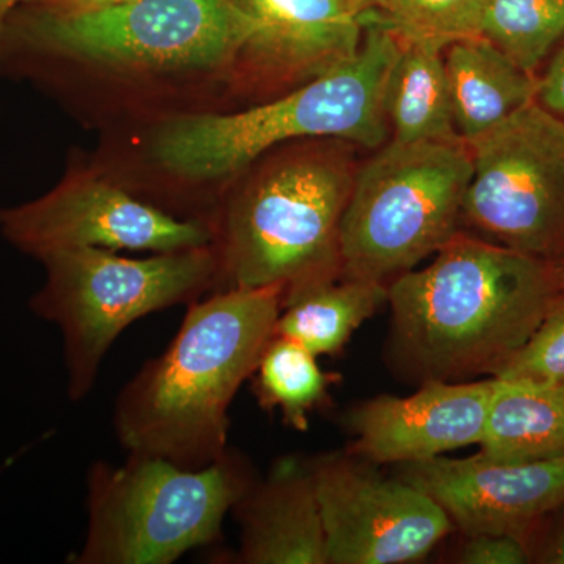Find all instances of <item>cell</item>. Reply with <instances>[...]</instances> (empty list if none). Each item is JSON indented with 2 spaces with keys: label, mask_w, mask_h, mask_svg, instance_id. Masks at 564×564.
Returning <instances> with one entry per match:
<instances>
[{
  "label": "cell",
  "mask_w": 564,
  "mask_h": 564,
  "mask_svg": "<svg viewBox=\"0 0 564 564\" xmlns=\"http://www.w3.org/2000/svg\"><path fill=\"white\" fill-rule=\"evenodd\" d=\"M563 292L558 267L458 232L388 285L393 359L422 383L496 377Z\"/></svg>",
  "instance_id": "obj_1"
},
{
  "label": "cell",
  "mask_w": 564,
  "mask_h": 564,
  "mask_svg": "<svg viewBox=\"0 0 564 564\" xmlns=\"http://www.w3.org/2000/svg\"><path fill=\"white\" fill-rule=\"evenodd\" d=\"M282 299V285H267L188 304L172 344L118 395L113 426L122 448L185 469L220 459L229 406L274 336Z\"/></svg>",
  "instance_id": "obj_2"
},
{
  "label": "cell",
  "mask_w": 564,
  "mask_h": 564,
  "mask_svg": "<svg viewBox=\"0 0 564 564\" xmlns=\"http://www.w3.org/2000/svg\"><path fill=\"white\" fill-rule=\"evenodd\" d=\"M356 172L352 143L336 139L270 162L210 228L220 291L282 285L284 304L343 276L340 223Z\"/></svg>",
  "instance_id": "obj_3"
},
{
  "label": "cell",
  "mask_w": 564,
  "mask_h": 564,
  "mask_svg": "<svg viewBox=\"0 0 564 564\" xmlns=\"http://www.w3.org/2000/svg\"><path fill=\"white\" fill-rule=\"evenodd\" d=\"M364 20L362 46L350 62L263 106L174 118L155 133V161L185 180L212 181L240 172L285 141L383 147L389 137L386 82L402 44L380 22Z\"/></svg>",
  "instance_id": "obj_4"
},
{
  "label": "cell",
  "mask_w": 564,
  "mask_h": 564,
  "mask_svg": "<svg viewBox=\"0 0 564 564\" xmlns=\"http://www.w3.org/2000/svg\"><path fill=\"white\" fill-rule=\"evenodd\" d=\"M252 20L240 0H135L62 17L22 3L0 28V61L93 63L121 70H209L242 54Z\"/></svg>",
  "instance_id": "obj_5"
},
{
  "label": "cell",
  "mask_w": 564,
  "mask_h": 564,
  "mask_svg": "<svg viewBox=\"0 0 564 564\" xmlns=\"http://www.w3.org/2000/svg\"><path fill=\"white\" fill-rule=\"evenodd\" d=\"M254 480L242 456L226 451L202 469L129 454L87 474V536L77 564H172L221 540L223 521Z\"/></svg>",
  "instance_id": "obj_6"
},
{
  "label": "cell",
  "mask_w": 564,
  "mask_h": 564,
  "mask_svg": "<svg viewBox=\"0 0 564 564\" xmlns=\"http://www.w3.org/2000/svg\"><path fill=\"white\" fill-rule=\"evenodd\" d=\"M473 151L462 139L391 140L359 166L343 223V276L410 272L458 234Z\"/></svg>",
  "instance_id": "obj_7"
},
{
  "label": "cell",
  "mask_w": 564,
  "mask_h": 564,
  "mask_svg": "<svg viewBox=\"0 0 564 564\" xmlns=\"http://www.w3.org/2000/svg\"><path fill=\"white\" fill-rule=\"evenodd\" d=\"M46 282L31 310L58 326L68 395L91 392L107 351L144 315L191 304L214 288L218 262L212 245L129 259L104 248L54 252L43 261Z\"/></svg>",
  "instance_id": "obj_8"
},
{
  "label": "cell",
  "mask_w": 564,
  "mask_h": 564,
  "mask_svg": "<svg viewBox=\"0 0 564 564\" xmlns=\"http://www.w3.org/2000/svg\"><path fill=\"white\" fill-rule=\"evenodd\" d=\"M462 223L486 242L564 265V122L536 101L469 144Z\"/></svg>",
  "instance_id": "obj_9"
},
{
  "label": "cell",
  "mask_w": 564,
  "mask_h": 564,
  "mask_svg": "<svg viewBox=\"0 0 564 564\" xmlns=\"http://www.w3.org/2000/svg\"><path fill=\"white\" fill-rule=\"evenodd\" d=\"M328 564L413 563L454 529L443 508L351 454L310 459Z\"/></svg>",
  "instance_id": "obj_10"
},
{
  "label": "cell",
  "mask_w": 564,
  "mask_h": 564,
  "mask_svg": "<svg viewBox=\"0 0 564 564\" xmlns=\"http://www.w3.org/2000/svg\"><path fill=\"white\" fill-rule=\"evenodd\" d=\"M0 234L40 262L79 248L165 252L212 242L206 223L181 220L110 182L84 176L66 177L33 202L0 209Z\"/></svg>",
  "instance_id": "obj_11"
},
{
  "label": "cell",
  "mask_w": 564,
  "mask_h": 564,
  "mask_svg": "<svg viewBox=\"0 0 564 564\" xmlns=\"http://www.w3.org/2000/svg\"><path fill=\"white\" fill-rule=\"evenodd\" d=\"M400 477L440 505L466 536H524L545 514L564 505V456L505 464L480 454L400 464Z\"/></svg>",
  "instance_id": "obj_12"
},
{
  "label": "cell",
  "mask_w": 564,
  "mask_h": 564,
  "mask_svg": "<svg viewBox=\"0 0 564 564\" xmlns=\"http://www.w3.org/2000/svg\"><path fill=\"white\" fill-rule=\"evenodd\" d=\"M492 391L494 378L425 381L413 395L369 400L348 419L355 433L348 454L370 464H403L478 445Z\"/></svg>",
  "instance_id": "obj_13"
},
{
  "label": "cell",
  "mask_w": 564,
  "mask_h": 564,
  "mask_svg": "<svg viewBox=\"0 0 564 564\" xmlns=\"http://www.w3.org/2000/svg\"><path fill=\"white\" fill-rule=\"evenodd\" d=\"M252 20L247 52L273 73L321 77L356 57L364 11L356 0H240Z\"/></svg>",
  "instance_id": "obj_14"
},
{
  "label": "cell",
  "mask_w": 564,
  "mask_h": 564,
  "mask_svg": "<svg viewBox=\"0 0 564 564\" xmlns=\"http://www.w3.org/2000/svg\"><path fill=\"white\" fill-rule=\"evenodd\" d=\"M240 525L237 563L328 564L310 462L284 456L234 505Z\"/></svg>",
  "instance_id": "obj_15"
},
{
  "label": "cell",
  "mask_w": 564,
  "mask_h": 564,
  "mask_svg": "<svg viewBox=\"0 0 564 564\" xmlns=\"http://www.w3.org/2000/svg\"><path fill=\"white\" fill-rule=\"evenodd\" d=\"M456 133L467 144L481 139L534 102L540 82L485 39L464 40L445 50Z\"/></svg>",
  "instance_id": "obj_16"
},
{
  "label": "cell",
  "mask_w": 564,
  "mask_h": 564,
  "mask_svg": "<svg viewBox=\"0 0 564 564\" xmlns=\"http://www.w3.org/2000/svg\"><path fill=\"white\" fill-rule=\"evenodd\" d=\"M480 455L525 464L564 456V393L560 386L494 378Z\"/></svg>",
  "instance_id": "obj_17"
},
{
  "label": "cell",
  "mask_w": 564,
  "mask_h": 564,
  "mask_svg": "<svg viewBox=\"0 0 564 564\" xmlns=\"http://www.w3.org/2000/svg\"><path fill=\"white\" fill-rule=\"evenodd\" d=\"M400 44L384 88L391 140L413 143L459 139L443 51Z\"/></svg>",
  "instance_id": "obj_18"
},
{
  "label": "cell",
  "mask_w": 564,
  "mask_h": 564,
  "mask_svg": "<svg viewBox=\"0 0 564 564\" xmlns=\"http://www.w3.org/2000/svg\"><path fill=\"white\" fill-rule=\"evenodd\" d=\"M384 303V282L344 276L321 282L282 304L274 334L302 344L315 356H334Z\"/></svg>",
  "instance_id": "obj_19"
},
{
  "label": "cell",
  "mask_w": 564,
  "mask_h": 564,
  "mask_svg": "<svg viewBox=\"0 0 564 564\" xmlns=\"http://www.w3.org/2000/svg\"><path fill=\"white\" fill-rule=\"evenodd\" d=\"M254 392L263 410H280L285 425L306 432L311 411L337 380L323 372L317 356L289 337L274 336L256 369Z\"/></svg>",
  "instance_id": "obj_20"
},
{
  "label": "cell",
  "mask_w": 564,
  "mask_h": 564,
  "mask_svg": "<svg viewBox=\"0 0 564 564\" xmlns=\"http://www.w3.org/2000/svg\"><path fill=\"white\" fill-rule=\"evenodd\" d=\"M491 0H373L366 17L383 24L403 44L445 51L484 36Z\"/></svg>",
  "instance_id": "obj_21"
},
{
  "label": "cell",
  "mask_w": 564,
  "mask_h": 564,
  "mask_svg": "<svg viewBox=\"0 0 564 564\" xmlns=\"http://www.w3.org/2000/svg\"><path fill=\"white\" fill-rule=\"evenodd\" d=\"M564 35V0H491L484 36L533 73Z\"/></svg>",
  "instance_id": "obj_22"
},
{
  "label": "cell",
  "mask_w": 564,
  "mask_h": 564,
  "mask_svg": "<svg viewBox=\"0 0 564 564\" xmlns=\"http://www.w3.org/2000/svg\"><path fill=\"white\" fill-rule=\"evenodd\" d=\"M492 378L549 386L564 383V292L524 347Z\"/></svg>",
  "instance_id": "obj_23"
},
{
  "label": "cell",
  "mask_w": 564,
  "mask_h": 564,
  "mask_svg": "<svg viewBox=\"0 0 564 564\" xmlns=\"http://www.w3.org/2000/svg\"><path fill=\"white\" fill-rule=\"evenodd\" d=\"M458 562L464 564H524L529 562L522 538L510 534H475L459 551Z\"/></svg>",
  "instance_id": "obj_24"
},
{
  "label": "cell",
  "mask_w": 564,
  "mask_h": 564,
  "mask_svg": "<svg viewBox=\"0 0 564 564\" xmlns=\"http://www.w3.org/2000/svg\"><path fill=\"white\" fill-rule=\"evenodd\" d=\"M538 96L544 109L564 115V47L555 55L544 79L540 82Z\"/></svg>",
  "instance_id": "obj_25"
},
{
  "label": "cell",
  "mask_w": 564,
  "mask_h": 564,
  "mask_svg": "<svg viewBox=\"0 0 564 564\" xmlns=\"http://www.w3.org/2000/svg\"><path fill=\"white\" fill-rule=\"evenodd\" d=\"M131 2L135 0H31L25 3H32L47 13L76 17V14L95 13V11L113 9Z\"/></svg>",
  "instance_id": "obj_26"
},
{
  "label": "cell",
  "mask_w": 564,
  "mask_h": 564,
  "mask_svg": "<svg viewBox=\"0 0 564 564\" xmlns=\"http://www.w3.org/2000/svg\"><path fill=\"white\" fill-rule=\"evenodd\" d=\"M545 563L564 564V525L556 534L555 540L549 545L547 554H545Z\"/></svg>",
  "instance_id": "obj_27"
},
{
  "label": "cell",
  "mask_w": 564,
  "mask_h": 564,
  "mask_svg": "<svg viewBox=\"0 0 564 564\" xmlns=\"http://www.w3.org/2000/svg\"><path fill=\"white\" fill-rule=\"evenodd\" d=\"M25 2H31V0H0V28H2L3 20H6L7 14Z\"/></svg>",
  "instance_id": "obj_28"
},
{
  "label": "cell",
  "mask_w": 564,
  "mask_h": 564,
  "mask_svg": "<svg viewBox=\"0 0 564 564\" xmlns=\"http://www.w3.org/2000/svg\"><path fill=\"white\" fill-rule=\"evenodd\" d=\"M356 3H358L364 13H366V11L372 7L373 0H356Z\"/></svg>",
  "instance_id": "obj_29"
},
{
  "label": "cell",
  "mask_w": 564,
  "mask_h": 564,
  "mask_svg": "<svg viewBox=\"0 0 564 564\" xmlns=\"http://www.w3.org/2000/svg\"><path fill=\"white\" fill-rule=\"evenodd\" d=\"M560 270H562L563 280H564V267H562V269H560Z\"/></svg>",
  "instance_id": "obj_30"
},
{
  "label": "cell",
  "mask_w": 564,
  "mask_h": 564,
  "mask_svg": "<svg viewBox=\"0 0 564 564\" xmlns=\"http://www.w3.org/2000/svg\"><path fill=\"white\" fill-rule=\"evenodd\" d=\"M560 388H562V391L564 393V383L562 386H560Z\"/></svg>",
  "instance_id": "obj_31"
},
{
  "label": "cell",
  "mask_w": 564,
  "mask_h": 564,
  "mask_svg": "<svg viewBox=\"0 0 564 564\" xmlns=\"http://www.w3.org/2000/svg\"><path fill=\"white\" fill-rule=\"evenodd\" d=\"M6 467H7V466H2V467H0V470H3V469H6Z\"/></svg>",
  "instance_id": "obj_32"
}]
</instances>
